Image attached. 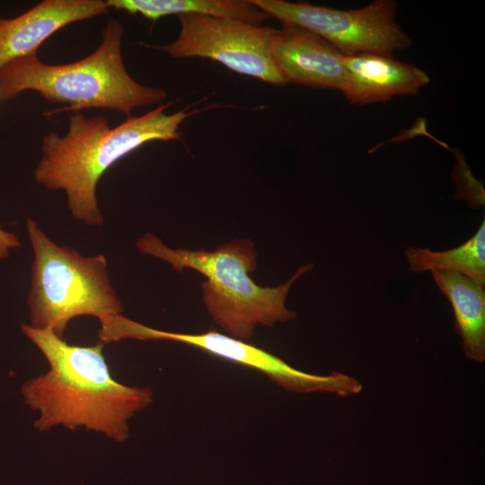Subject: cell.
<instances>
[{
	"label": "cell",
	"mask_w": 485,
	"mask_h": 485,
	"mask_svg": "<svg viewBox=\"0 0 485 485\" xmlns=\"http://www.w3.org/2000/svg\"><path fill=\"white\" fill-rule=\"evenodd\" d=\"M270 52L287 84L341 91L345 78L343 54L313 32L283 23L275 31Z\"/></svg>",
	"instance_id": "9c48e42d"
},
{
	"label": "cell",
	"mask_w": 485,
	"mask_h": 485,
	"mask_svg": "<svg viewBox=\"0 0 485 485\" xmlns=\"http://www.w3.org/2000/svg\"><path fill=\"white\" fill-rule=\"evenodd\" d=\"M123 34L121 22L109 18L101 44L84 58L49 65L32 53L11 61L0 69V100L34 91L48 101L66 104L60 111L102 108L127 115L134 108L163 101L164 89L143 85L128 73L121 53Z\"/></svg>",
	"instance_id": "277c9868"
},
{
	"label": "cell",
	"mask_w": 485,
	"mask_h": 485,
	"mask_svg": "<svg viewBox=\"0 0 485 485\" xmlns=\"http://www.w3.org/2000/svg\"><path fill=\"white\" fill-rule=\"evenodd\" d=\"M148 338L150 340H172L196 347L220 358L258 370L292 392H333L340 396H349L362 391V384L348 375L337 372L327 375L305 373L263 348L215 331L194 334L151 328Z\"/></svg>",
	"instance_id": "ba28073f"
},
{
	"label": "cell",
	"mask_w": 485,
	"mask_h": 485,
	"mask_svg": "<svg viewBox=\"0 0 485 485\" xmlns=\"http://www.w3.org/2000/svg\"><path fill=\"white\" fill-rule=\"evenodd\" d=\"M1 18V17H0Z\"/></svg>",
	"instance_id": "2e32d148"
},
{
	"label": "cell",
	"mask_w": 485,
	"mask_h": 485,
	"mask_svg": "<svg viewBox=\"0 0 485 485\" xmlns=\"http://www.w3.org/2000/svg\"><path fill=\"white\" fill-rule=\"evenodd\" d=\"M109 9L141 14L153 22L171 14H200L261 24L269 18L250 0H106Z\"/></svg>",
	"instance_id": "4fadbf2b"
},
{
	"label": "cell",
	"mask_w": 485,
	"mask_h": 485,
	"mask_svg": "<svg viewBox=\"0 0 485 485\" xmlns=\"http://www.w3.org/2000/svg\"><path fill=\"white\" fill-rule=\"evenodd\" d=\"M109 10L104 0H43L16 17L0 18V69L37 53L40 44L61 28Z\"/></svg>",
	"instance_id": "30bf717a"
},
{
	"label": "cell",
	"mask_w": 485,
	"mask_h": 485,
	"mask_svg": "<svg viewBox=\"0 0 485 485\" xmlns=\"http://www.w3.org/2000/svg\"><path fill=\"white\" fill-rule=\"evenodd\" d=\"M342 59L345 78L340 92L351 104L366 105L416 94L429 83L426 72L392 55L365 52L343 55Z\"/></svg>",
	"instance_id": "8fae6325"
},
{
	"label": "cell",
	"mask_w": 485,
	"mask_h": 485,
	"mask_svg": "<svg viewBox=\"0 0 485 485\" xmlns=\"http://www.w3.org/2000/svg\"><path fill=\"white\" fill-rule=\"evenodd\" d=\"M430 271L436 285L452 305L455 329L463 340L464 356L475 362H484V287L459 273L436 269Z\"/></svg>",
	"instance_id": "7c38bea8"
},
{
	"label": "cell",
	"mask_w": 485,
	"mask_h": 485,
	"mask_svg": "<svg viewBox=\"0 0 485 485\" xmlns=\"http://www.w3.org/2000/svg\"><path fill=\"white\" fill-rule=\"evenodd\" d=\"M250 1L282 24H293L320 36L343 55H392L412 45L397 21V3L393 0H375L351 10L285 0Z\"/></svg>",
	"instance_id": "8992f818"
},
{
	"label": "cell",
	"mask_w": 485,
	"mask_h": 485,
	"mask_svg": "<svg viewBox=\"0 0 485 485\" xmlns=\"http://www.w3.org/2000/svg\"><path fill=\"white\" fill-rule=\"evenodd\" d=\"M23 334L39 348L49 370L28 380L22 392L25 402L40 413V431L56 426L84 427L117 443L129 436L128 421L153 401L148 387L128 386L110 372L100 342L71 345L50 331L22 324Z\"/></svg>",
	"instance_id": "6da1fadb"
},
{
	"label": "cell",
	"mask_w": 485,
	"mask_h": 485,
	"mask_svg": "<svg viewBox=\"0 0 485 485\" xmlns=\"http://www.w3.org/2000/svg\"><path fill=\"white\" fill-rule=\"evenodd\" d=\"M178 21L181 29L172 42L151 47L172 58H208L238 74L287 84L270 52L275 28L200 14H181Z\"/></svg>",
	"instance_id": "52a82bcc"
},
{
	"label": "cell",
	"mask_w": 485,
	"mask_h": 485,
	"mask_svg": "<svg viewBox=\"0 0 485 485\" xmlns=\"http://www.w3.org/2000/svg\"><path fill=\"white\" fill-rule=\"evenodd\" d=\"M136 246L141 253L167 262L176 271L190 269L202 274L206 278L202 298L213 322L229 336L242 340L251 338L258 325L272 328L296 317L286 306L287 296L293 284L313 268L311 263L304 265L286 283L260 287L250 275L258 267V256L249 239H234L212 251H191L170 248L147 233Z\"/></svg>",
	"instance_id": "3957f363"
},
{
	"label": "cell",
	"mask_w": 485,
	"mask_h": 485,
	"mask_svg": "<svg viewBox=\"0 0 485 485\" xmlns=\"http://www.w3.org/2000/svg\"><path fill=\"white\" fill-rule=\"evenodd\" d=\"M25 229L34 255L27 298L30 326L63 338L75 317L92 315L101 322L123 313L103 254L83 256L58 245L31 218L26 220Z\"/></svg>",
	"instance_id": "5b68a950"
},
{
	"label": "cell",
	"mask_w": 485,
	"mask_h": 485,
	"mask_svg": "<svg viewBox=\"0 0 485 485\" xmlns=\"http://www.w3.org/2000/svg\"><path fill=\"white\" fill-rule=\"evenodd\" d=\"M172 104H161L141 116L128 115L113 128L104 117L75 112L69 117L65 135L49 130L43 137L41 157L33 172L35 181L50 190H63L75 220L102 226L104 216L96 189L107 170L146 143L180 139V127L185 119L219 106L210 104L192 110V105H188L167 114L165 110Z\"/></svg>",
	"instance_id": "7a4b0ae2"
},
{
	"label": "cell",
	"mask_w": 485,
	"mask_h": 485,
	"mask_svg": "<svg viewBox=\"0 0 485 485\" xmlns=\"http://www.w3.org/2000/svg\"><path fill=\"white\" fill-rule=\"evenodd\" d=\"M21 242L14 233L5 231L0 225V260L9 256L10 250L19 248Z\"/></svg>",
	"instance_id": "9a60e30c"
},
{
	"label": "cell",
	"mask_w": 485,
	"mask_h": 485,
	"mask_svg": "<svg viewBox=\"0 0 485 485\" xmlns=\"http://www.w3.org/2000/svg\"><path fill=\"white\" fill-rule=\"evenodd\" d=\"M405 254L412 272L432 269L451 271L468 277L484 287L485 221L472 238L456 248L433 251L428 248L410 247Z\"/></svg>",
	"instance_id": "5bb4252c"
}]
</instances>
